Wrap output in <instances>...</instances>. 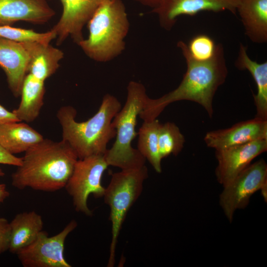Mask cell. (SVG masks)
I'll return each instance as SVG.
<instances>
[{
	"instance_id": "1",
	"label": "cell",
	"mask_w": 267,
	"mask_h": 267,
	"mask_svg": "<svg viewBox=\"0 0 267 267\" xmlns=\"http://www.w3.org/2000/svg\"><path fill=\"white\" fill-rule=\"evenodd\" d=\"M185 59L187 69L179 86L157 99L147 98L139 116L143 121H151L169 104L188 100L203 106L210 117L213 114V101L219 87L225 81L228 74L224 49L222 44L216 45L213 57L208 60L197 61L192 57L187 44L177 43Z\"/></svg>"
},
{
	"instance_id": "2",
	"label": "cell",
	"mask_w": 267,
	"mask_h": 267,
	"mask_svg": "<svg viewBox=\"0 0 267 267\" xmlns=\"http://www.w3.org/2000/svg\"><path fill=\"white\" fill-rule=\"evenodd\" d=\"M78 157L65 141L44 138L22 157L12 174V185L19 189L53 192L64 188Z\"/></svg>"
},
{
	"instance_id": "3",
	"label": "cell",
	"mask_w": 267,
	"mask_h": 267,
	"mask_svg": "<svg viewBox=\"0 0 267 267\" xmlns=\"http://www.w3.org/2000/svg\"><path fill=\"white\" fill-rule=\"evenodd\" d=\"M121 109L118 99L106 94L97 112L87 121L79 122L76 121L77 111L73 106H62L56 114L62 128V140L73 148L79 159L104 155L108 143L116 136L112 120Z\"/></svg>"
},
{
	"instance_id": "4",
	"label": "cell",
	"mask_w": 267,
	"mask_h": 267,
	"mask_svg": "<svg viewBox=\"0 0 267 267\" xmlns=\"http://www.w3.org/2000/svg\"><path fill=\"white\" fill-rule=\"evenodd\" d=\"M87 24L89 36L78 45L88 57L97 62H105L122 53L125 48L124 40L130 24L121 0L104 2Z\"/></svg>"
},
{
	"instance_id": "5",
	"label": "cell",
	"mask_w": 267,
	"mask_h": 267,
	"mask_svg": "<svg viewBox=\"0 0 267 267\" xmlns=\"http://www.w3.org/2000/svg\"><path fill=\"white\" fill-rule=\"evenodd\" d=\"M126 101L112 120L116 131V140L112 147L104 155L108 166L122 170L134 169L145 165V158L131 142L137 135L135 126L137 116L143 109L148 97L144 86L131 81L127 87Z\"/></svg>"
},
{
	"instance_id": "6",
	"label": "cell",
	"mask_w": 267,
	"mask_h": 267,
	"mask_svg": "<svg viewBox=\"0 0 267 267\" xmlns=\"http://www.w3.org/2000/svg\"><path fill=\"white\" fill-rule=\"evenodd\" d=\"M148 177L145 165L122 170L112 174L109 184L105 188V203L110 210L109 220L112 225V239L108 267H113L118 238L127 214L141 194L144 181Z\"/></svg>"
},
{
	"instance_id": "7",
	"label": "cell",
	"mask_w": 267,
	"mask_h": 267,
	"mask_svg": "<svg viewBox=\"0 0 267 267\" xmlns=\"http://www.w3.org/2000/svg\"><path fill=\"white\" fill-rule=\"evenodd\" d=\"M107 164L104 155H92L78 159L64 188L72 197L76 211L90 216L87 201L92 194L96 198L103 197L105 188L101 184L103 173Z\"/></svg>"
},
{
	"instance_id": "8",
	"label": "cell",
	"mask_w": 267,
	"mask_h": 267,
	"mask_svg": "<svg viewBox=\"0 0 267 267\" xmlns=\"http://www.w3.org/2000/svg\"><path fill=\"white\" fill-rule=\"evenodd\" d=\"M223 187L220 196V204L231 222L235 211L245 208L251 196L256 191L261 190L267 201V163L260 159L250 164Z\"/></svg>"
},
{
	"instance_id": "9",
	"label": "cell",
	"mask_w": 267,
	"mask_h": 267,
	"mask_svg": "<svg viewBox=\"0 0 267 267\" xmlns=\"http://www.w3.org/2000/svg\"><path fill=\"white\" fill-rule=\"evenodd\" d=\"M77 226L72 220L58 233L48 236L42 230L29 245L17 254L18 260L24 267H71L64 256L65 240Z\"/></svg>"
},
{
	"instance_id": "10",
	"label": "cell",
	"mask_w": 267,
	"mask_h": 267,
	"mask_svg": "<svg viewBox=\"0 0 267 267\" xmlns=\"http://www.w3.org/2000/svg\"><path fill=\"white\" fill-rule=\"evenodd\" d=\"M267 150V139L216 150V175L223 186L233 180L256 157Z\"/></svg>"
},
{
	"instance_id": "11",
	"label": "cell",
	"mask_w": 267,
	"mask_h": 267,
	"mask_svg": "<svg viewBox=\"0 0 267 267\" xmlns=\"http://www.w3.org/2000/svg\"><path fill=\"white\" fill-rule=\"evenodd\" d=\"M63 6L62 15L53 27L57 44H61L68 37L77 44L84 38V26L98 8L108 0H59Z\"/></svg>"
},
{
	"instance_id": "12",
	"label": "cell",
	"mask_w": 267,
	"mask_h": 267,
	"mask_svg": "<svg viewBox=\"0 0 267 267\" xmlns=\"http://www.w3.org/2000/svg\"><path fill=\"white\" fill-rule=\"evenodd\" d=\"M240 0H161L152 12L157 14L161 26L170 30L182 15H194L200 11L237 12Z\"/></svg>"
},
{
	"instance_id": "13",
	"label": "cell",
	"mask_w": 267,
	"mask_h": 267,
	"mask_svg": "<svg viewBox=\"0 0 267 267\" xmlns=\"http://www.w3.org/2000/svg\"><path fill=\"white\" fill-rule=\"evenodd\" d=\"M263 139H267V120L256 117L228 128L209 132L204 137L207 146L216 150Z\"/></svg>"
},
{
	"instance_id": "14",
	"label": "cell",
	"mask_w": 267,
	"mask_h": 267,
	"mask_svg": "<svg viewBox=\"0 0 267 267\" xmlns=\"http://www.w3.org/2000/svg\"><path fill=\"white\" fill-rule=\"evenodd\" d=\"M54 15L47 0H0V26L20 21L42 24Z\"/></svg>"
},
{
	"instance_id": "15",
	"label": "cell",
	"mask_w": 267,
	"mask_h": 267,
	"mask_svg": "<svg viewBox=\"0 0 267 267\" xmlns=\"http://www.w3.org/2000/svg\"><path fill=\"white\" fill-rule=\"evenodd\" d=\"M28 55L22 43L0 37V67L4 72L9 88L15 97L20 96L28 74Z\"/></svg>"
},
{
	"instance_id": "16",
	"label": "cell",
	"mask_w": 267,
	"mask_h": 267,
	"mask_svg": "<svg viewBox=\"0 0 267 267\" xmlns=\"http://www.w3.org/2000/svg\"><path fill=\"white\" fill-rule=\"evenodd\" d=\"M22 43L28 55V74L44 82L55 73L64 56L62 50L47 43Z\"/></svg>"
},
{
	"instance_id": "17",
	"label": "cell",
	"mask_w": 267,
	"mask_h": 267,
	"mask_svg": "<svg viewBox=\"0 0 267 267\" xmlns=\"http://www.w3.org/2000/svg\"><path fill=\"white\" fill-rule=\"evenodd\" d=\"M245 35L252 42H267V0H240L237 8Z\"/></svg>"
},
{
	"instance_id": "18",
	"label": "cell",
	"mask_w": 267,
	"mask_h": 267,
	"mask_svg": "<svg viewBox=\"0 0 267 267\" xmlns=\"http://www.w3.org/2000/svg\"><path fill=\"white\" fill-rule=\"evenodd\" d=\"M44 138L27 123L20 121L0 124V144L13 155L26 152Z\"/></svg>"
},
{
	"instance_id": "19",
	"label": "cell",
	"mask_w": 267,
	"mask_h": 267,
	"mask_svg": "<svg viewBox=\"0 0 267 267\" xmlns=\"http://www.w3.org/2000/svg\"><path fill=\"white\" fill-rule=\"evenodd\" d=\"M10 239L9 251L16 254L30 244L43 230L42 216L35 211L17 214L9 222Z\"/></svg>"
},
{
	"instance_id": "20",
	"label": "cell",
	"mask_w": 267,
	"mask_h": 267,
	"mask_svg": "<svg viewBox=\"0 0 267 267\" xmlns=\"http://www.w3.org/2000/svg\"><path fill=\"white\" fill-rule=\"evenodd\" d=\"M247 47L240 44L235 66L240 70H247L252 76L257 92L254 94L256 107V117L267 120V62L260 63L253 61L248 56Z\"/></svg>"
},
{
	"instance_id": "21",
	"label": "cell",
	"mask_w": 267,
	"mask_h": 267,
	"mask_svg": "<svg viewBox=\"0 0 267 267\" xmlns=\"http://www.w3.org/2000/svg\"><path fill=\"white\" fill-rule=\"evenodd\" d=\"M45 90L44 82L30 74L24 80L18 107L12 112L21 122L31 123L38 117L44 104Z\"/></svg>"
},
{
	"instance_id": "22",
	"label": "cell",
	"mask_w": 267,
	"mask_h": 267,
	"mask_svg": "<svg viewBox=\"0 0 267 267\" xmlns=\"http://www.w3.org/2000/svg\"><path fill=\"white\" fill-rule=\"evenodd\" d=\"M160 124L157 119L151 121H144L137 133V149L158 173L162 172V159L158 146V133Z\"/></svg>"
},
{
	"instance_id": "23",
	"label": "cell",
	"mask_w": 267,
	"mask_h": 267,
	"mask_svg": "<svg viewBox=\"0 0 267 267\" xmlns=\"http://www.w3.org/2000/svg\"><path fill=\"white\" fill-rule=\"evenodd\" d=\"M184 137L174 123L160 124L158 133V146L161 159L171 154L177 155L182 150Z\"/></svg>"
},
{
	"instance_id": "24",
	"label": "cell",
	"mask_w": 267,
	"mask_h": 267,
	"mask_svg": "<svg viewBox=\"0 0 267 267\" xmlns=\"http://www.w3.org/2000/svg\"><path fill=\"white\" fill-rule=\"evenodd\" d=\"M0 37L20 43L38 42L49 44L56 39V34L52 29L46 32L38 33L32 29L3 25L0 26Z\"/></svg>"
},
{
	"instance_id": "25",
	"label": "cell",
	"mask_w": 267,
	"mask_h": 267,
	"mask_svg": "<svg viewBox=\"0 0 267 267\" xmlns=\"http://www.w3.org/2000/svg\"><path fill=\"white\" fill-rule=\"evenodd\" d=\"M216 44L209 36L204 34L193 37L187 44L193 58L200 61H207L214 55Z\"/></svg>"
},
{
	"instance_id": "26",
	"label": "cell",
	"mask_w": 267,
	"mask_h": 267,
	"mask_svg": "<svg viewBox=\"0 0 267 267\" xmlns=\"http://www.w3.org/2000/svg\"><path fill=\"white\" fill-rule=\"evenodd\" d=\"M10 227L7 219L0 217V255L9 250Z\"/></svg>"
},
{
	"instance_id": "27",
	"label": "cell",
	"mask_w": 267,
	"mask_h": 267,
	"mask_svg": "<svg viewBox=\"0 0 267 267\" xmlns=\"http://www.w3.org/2000/svg\"><path fill=\"white\" fill-rule=\"evenodd\" d=\"M21 163L22 158L9 153L0 144V164L18 167Z\"/></svg>"
},
{
	"instance_id": "28",
	"label": "cell",
	"mask_w": 267,
	"mask_h": 267,
	"mask_svg": "<svg viewBox=\"0 0 267 267\" xmlns=\"http://www.w3.org/2000/svg\"><path fill=\"white\" fill-rule=\"evenodd\" d=\"M20 122L15 115L0 105V124Z\"/></svg>"
},
{
	"instance_id": "29",
	"label": "cell",
	"mask_w": 267,
	"mask_h": 267,
	"mask_svg": "<svg viewBox=\"0 0 267 267\" xmlns=\"http://www.w3.org/2000/svg\"><path fill=\"white\" fill-rule=\"evenodd\" d=\"M143 5L154 9L157 7L161 0H135Z\"/></svg>"
},
{
	"instance_id": "30",
	"label": "cell",
	"mask_w": 267,
	"mask_h": 267,
	"mask_svg": "<svg viewBox=\"0 0 267 267\" xmlns=\"http://www.w3.org/2000/svg\"><path fill=\"white\" fill-rule=\"evenodd\" d=\"M9 196V192L6 188V185L0 183V204L2 203Z\"/></svg>"
},
{
	"instance_id": "31",
	"label": "cell",
	"mask_w": 267,
	"mask_h": 267,
	"mask_svg": "<svg viewBox=\"0 0 267 267\" xmlns=\"http://www.w3.org/2000/svg\"><path fill=\"white\" fill-rule=\"evenodd\" d=\"M4 175V173L2 171V170L0 169V177L3 176Z\"/></svg>"
}]
</instances>
